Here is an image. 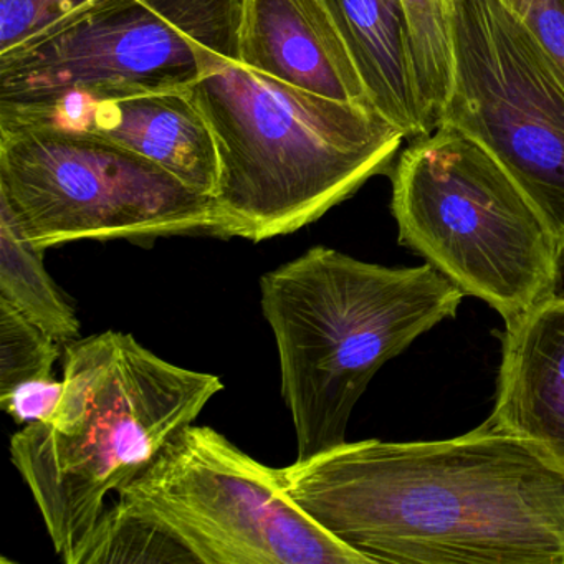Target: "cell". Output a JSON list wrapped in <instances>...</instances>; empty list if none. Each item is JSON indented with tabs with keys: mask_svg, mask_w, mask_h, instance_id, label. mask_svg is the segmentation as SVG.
Wrapping results in <instances>:
<instances>
[{
	"mask_svg": "<svg viewBox=\"0 0 564 564\" xmlns=\"http://www.w3.org/2000/svg\"><path fill=\"white\" fill-rule=\"evenodd\" d=\"M411 31L415 75L432 131L454 84L452 0H402Z\"/></svg>",
	"mask_w": 564,
	"mask_h": 564,
	"instance_id": "obj_15",
	"label": "cell"
},
{
	"mask_svg": "<svg viewBox=\"0 0 564 564\" xmlns=\"http://www.w3.org/2000/svg\"><path fill=\"white\" fill-rule=\"evenodd\" d=\"M239 62L300 90L372 107L322 0H243Z\"/></svg>",
	"mask_w": 564,
	"mask_h": 564,
	"instance_id": "obj_11",
	"label": "cell"
},
{
	"mask_svg": "<svg viewBox=\"0 0 564 564\" xmlns=\"http://www.w3.org/2000/svg\"><path fill=\"white\" fill-rule=\"evenodd\" d=\"M54 336L0 300V395L35 379L54 378V362L61 356Z\"/></svg>",
	"mask_w": 564,
	"mask_h": 564,
	"instance_id": "obj_16",
	"label": "cell"
},
{
	"mask_svg": "<svg viewBox=\"0 0 564 564\" xmlns=\"http://www.w3.org/2000/svg\"><path fill=\"white\" fill-rule=\"evenodd\" d=\"M107 0H0V55Z\"/></svg>",
	"mask_w": 564,
	"mask_h": 564,
	"instance_id": "obj_17",
	"label": "cell"
},
{
	"mask_svg": "<svg viewBox=\"0 0 564 564\" xmlns=\"http://www.w3.org/2000/svg\"><path fill=\"white\" fill-rule=\"evenodd\" d=\"M564 84V0H503Z\"/></svg>",
	"mask_w": 564,
	"mask_h": 564,
	"instance_id": "obj_18",
	"label": "cell"
},
{
	"mask_svg": "<svg viewBox=\"0 0 564 564\" xmlns=\"http://www.w3.org/2000/svg\"><path fill=\"white\" fill-rule=\"evenodd\" d=\"M44 252L24 239L11 210L0 203V300L68 345L78 339L80 322L48 275Z\"/></svg>",
	"mask_w": 564,
	"mask_h": 564,
	"instance_id": "obj_14",
	"label": "cell"
},
{
	"mask_svg": "<svg viewBox=\"0 0 564 564\" xmlns=\"http://www.w3.org/2000/svg\"><path fill=\"white\" fill-rule=\"evenodd\" d=\"M392 180L399 242L505 323L561 285L556 237L500 161L451 124L412 141Z\"/></svg>",
	"mask_w": 564,
	"mask_h": 564,
	"instance_id": "obj_5",
	"label": "cell"
},
{
	"mask_svg": "<svg viewBox=\"0 0 564 564\" xmlns=\"http://www.w3.org/2000/svg\"><path fill=\"white\" fill-rule=\"evenodd\" d=\"M105 513L153 531L177 563L371 564L306 513L282 468L189 424Z\"/></svg>",
	"mask_w": 564,
	"mask_h": 564,
	"instance_id": "obj_6",
	"label": "cell"
},
{
	"mask_svg": "<svg viewBox=\"0 0 564 564\" xmlns=\"http://www.w3.org/2000/svg\"><path fill=\"white\" fill-rule=\"evenodd\" d=\"M216 140L229 237L289 236L384 173L405 140L369 105L300 90L237 61L187 88Z\"/></svg>",
	"mask_w": 564,
	"mask_h": 564,
	"instance_id": "obj_3",
	"label": "cell"
},
{
	"mask_svg": "<svg viewBox=\"0 0 564 564\" xmlns=\"http://www.w3.org/2000/svg\"><path fill=\"white\" fill-rule=\"evenodd\" d=\"M561 283L564 285V257L563 260H561Z\"/></svg>",
	"mask_w": 564,
	"mask_h": 564,
	"instance_id": "obj_20",
	"label": "cell"
},
{
	"mask_svg": "<svg viewBox=\"0 0 564 564\" xmlns=\"http://www.w3.org/2000/svg\"><path fill=\"white\" fill-rule=\"evenodd\" d=\"M361 75L372 107L417 140L431 133L402 0H322Z\"/></svg>",
	"mask_w": 564,
	"mask_h": 564,
	"instance_id": "obj_13",
	"label": "cell"
},
{
	"mask_svg": "<svg viewBox=\"0 0 564 564\" xmlns=\"http://www.w3.org/2000/svg\"><path fill=\"white\" fill-rule=\"evenodd\" d=\"M243 0H107L0 55V108L187 90L240 54Z\"/></svg>",
	"mask_w": 564,
	"mask_h": 564,
	"instance_id": "obj_8",
	"label": "cell"
},
{
	"mask_svg": "<svg viewBox=\"0 0 564 564\" xmlns=\"http://www.w3.org/2000/svg\"><path fill=\"white\" fill-rule=\"evenodd\" d=\"M282 475L371 564H564L563 468L490 417L448 441L345 442Z\"/></svg>",
	"mask_w": 564,
	"mask_h": 564,
	"instance_id": "obj_1",
	"label": "cell"
},
{
	"mask_svg": "<svg viewBox=\"0 0 564 564\" xmlns=\"http://www.w3.org/2000/svg\"><path fill=\"white\" fill-rule=\"evenodd\" d=\"M0 203L41 250L77 240L229 237L216 199L100 138L0 121Z\"/></svg>",
	"mask_w": 564,
	"mask_h": 564,
	"instance_id": "obj_7",
	"label": "cell"
},
{
	"mask_svg": "<svg viewBox=\"0 0 564 564\" xmlns=\"http://www.w3.org/2000/svg\"><path fill=\"white\" fill-rule=\"evenodd\" d=\"M0 121L51 124L110 141L153 161L194 193L216 194V140L187 90L108 100L75 97L41 107L0 108Z\"/></svg>",
	"mask_w": 564,
	"mask_h": 564,
	"instance_id": "obj_10",
	"label": "cell"
},
{
	"mask_svg": "<svg viewBox=\"0 0 564 564\" xmlns=\"http://www.w3.org/2000/svg\"><path fill=\"white\" fill-rule=\"evenodd\" d=\"M490 419L564 470V290L505 323Z\"/></svg>",
	"mask_w": 564,
	"mask_h": 564,
	"instance_id": "obj_12",
	"label": "cell"
},
{
	"mask_svg": "<svg viewBox=\"0 0 564 564\" xmlns=\"http://www.w3.org/2000/svg\"><path fill=\"white\" fill-rule=\"evenodd\" d=\"M260 293L295 425L296 460L345 444L352 409L376 372L454 318L465 296L431 263L389 269L326 247L265 273Z\"/></svg>",
	"mask_w": 564,
	"mask_h": 564,
	"instance_id": "obj_4",
	"label": "cell"
},
{
	"mask_svg": "<svg viewBox=\"0 0 564 564\" xmlns=\"http://www.w3.org/2000/svg\"><path fill=\"white\" fill-rule=\"evenodd\" d=\"M64 398V381L54 378L35 379L15 386L8 394L0 395V408L18 424L48 422L54 417Z\"/></svg>",
	"mask_w": 564,
	"mask_h": 564,
	"instance_id": "obj_19",
	"label": "cell"
},
{
	"mask_svg": "<svg viewBox=\"0 0 564 564\" xmlns=\"http://www.w3.org/2000/svg\"><path fill=\"white\" fill-rule=\"evenodd\" d=\"M452 44L454 84L438 124L500 161L564 257L563 80L503 0H452Z\"/></svg>",
	"mask_w": 564,
	"mask_h": 564,
	"instance_id": "obj_9",
	"label": "cell"
},
{
	"mask_svg": "<svg viewBox=\"0 0 564 564\" xmlns=\"http://www.w3.org/2000/svg\"><path fill=\"white\" fill-rule=\"evenodd\" d=\"M62 381L54 417L12 435L11 457L55 551L78 564L108 495L130 485L224 384L118 332L68 343Z\"/></svg>",
	"mask_w": 564,
	"mask_h": 564,
	"instance_id": "obj_2",
	"label": "cell"
}]
</instances>
